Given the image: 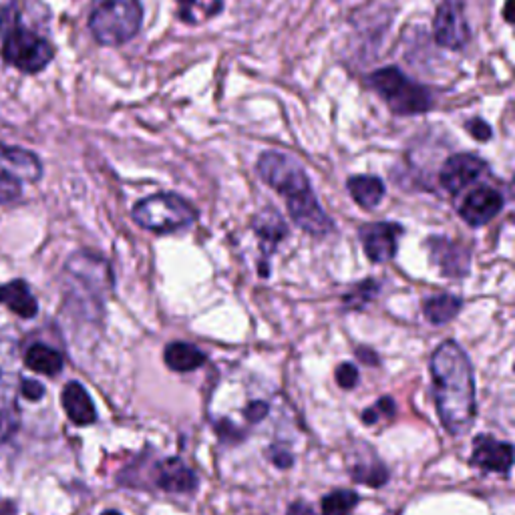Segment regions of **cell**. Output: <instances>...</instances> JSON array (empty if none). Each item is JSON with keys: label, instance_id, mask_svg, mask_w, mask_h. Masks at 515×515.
<instances>
[{"label": "cell", "instance_id": "obj_1", "mask_svg": "<svg viewBox=\"0 0 515 515\" xmlns=\"http://www.w3.org/2000/svg\"><path fill=\"white\" fill-rule=\"evenodd\" d=\"M431 379L441 425L451 435L467 431L477 413L475 377L469 357L455 340L441 342L433 353Z\"/></svg>", "mask_w": 515, "mask_h": 515}, {"label": "cell", "instance_id": "obj_2", "mask_svg": "<svg viewBox=\"0 0 515 515\" xmlns=\"http://www.w3.org/2000/svg\"><path fill=\"white\" fill-rule=\"evenodd\" d=\"M258 176L280 196L286 198V208L292 222L310 236L324 238L334 232V224L318 204L304 167L290 155L266 151L258 159Z\"/></svg>", "mask_w": 515, "mask_h": 515}, {"label": "cell", "instance_id": "obj_3", "mask_svg": "<svg viewBox=\"0 0 515 515\" xmlns=\"http://www.w3.org/2000/svg\"><path fill=\"white\" fill-rule=\"evenodd\" d=\"M0 37H3V59L27 75L41 73L55 57L53 45L23 23L17 0H11L0 11Z\"/></svg>", "mask_w": 515, "mask_h": 515}, {"label": "cell", "instance_id": "obj_4", "mask_svg": "<svg viewBox=\"0 0 515 515\" xmlns=\"http://www.w3.org/2000/svg\"><path fill=\"white\" fill-rule=\"evenodd\" d=\"M141 0H95L89 15V31L101 47L129 43L141 29Z\"/></svg>", "mask_w": 515, "mask_h": 515}, {"label": "cell", "instance_id": "obj_5", "mask_svg": "<svg viewBox=\"0 0 515 515\" xmlns=\"http://www.w3.org/2000/svg\"><path fill=\"white\" fill-rule=\"evenodd\" d=\"M131 220L155 234H174L196 224L198 210L178 194L161 192L139 200L131 208Z\"/></svg>", "mask_w": 515, "mask_h": 515}, {"label": "cell", "instance_id": "obj_6", "mask_svg": "<svg viewBox=\"0 0 515 515\" xmlns=\"http://www.w3.org/2000/svg\"><path fill=\"white\" fill-rule=\"evenodd\" d=\"M367 85L389 105L395 115L411 117L433 109L429 87L415 83L397 67H383L367 77Z\"/></svg>", "mask_w": 515, "mask_h": 515}, {"label": "cell", "instance_id": "obj_7", "mask_svg": "<svg viewBox=\"0 0 515 515\" xmlns=\"http://www.w3.org/2000/svg\"><path fill=\"white\" fill-rule=\"evenodd\" d=\"M65 276L81 290L89 292L93 300L101 302L107 294L115 288V276L111 264L91 252V250H77L65 262Z\"/></svg>", "mask_w": 515, "mask_h": 515}, {"label": "cell", "instance_id": "obj_8", "mask_svg": "<svg viewBox=\"0 0 515 515\" xmlns=\"http://www.w3.org/2000/svg\"><path fill=\"white\" fill-rule=\"evenodd\" d=\"M433 35L437 45L449 51H461L471 39V31L463 13V5L457 0H443L437 9Z\"/></svg>", "mask_w": 515, "mask_h": 515}, {"label": "cell", "instance_id": "obj_9", "mask_svg": "<svg viewBox=\"0 0 515 515\" xmlns=\"http://www.w3.org/2000/svg\"><path fill=\"white\" fill-rule=\"evenodd\" d=\"M485 171H487V163L481 157L473 153H455L443 163L439 182L447 194L457 196L459 192L475 184Z\"/></svg>", "mask_w": 515, "mask_h": 515}, {"label": "cell", "instance_id": "obj_10", "mask_svg": "<svg viewBox=\"0 0 515 515\" xmlns=\"http://www.w3.org/2000/svg\"><path fill=\"white\" fill-rule=\"evenodd\" d=\"M403 234L405 228L397 222H373L365 224L359 230V238L365 246L367 256L377 264L391 262L397 256L399 240Z\"/></svg>", "mask_w": 515, "mask_h": 515}, {"label": "cell", "instance_id": "obj_11", "mask_svg": "<svg viewBox=\"0 0 515 515\" xmlns=\"http://www.w3.org/2000/svg\"><path fill=\"white\" fill-rule=\"evenodd\" d=\"M41 178L43 163L33 151L0 143V180L37 184Z\"/></svg>", "mask_w": 515, "mask_h": 515}, {"label": "cell", "instance_id": "obj_12", "mask_svg": "<svg viewBox=\"0 0 515 515\" xmlns=\"http://www.w3.org/2000/svg\"><path fill=\"white\" fill-rule=\"evenodd\" d=\"M515 463V447L507 441H497L493 435H479L473 441L471 465L491 471V473H507Z\"/></svg>", "mask_w": 515, "mask_h": 515}, {"label": "cell", "instance_id": "obj_13", "mask_svg": "<svg viewBox=\"0 0 515 515\" xmlns=\"http://www.w3.org/2000/svg\"><path fill=\"white\" fill-rule=\"evenodd\" d=\"M505 206V198L501 192L489 186H481L473 190L463 204L459 206V216L471 226V228H481L489 224Z\"/></svg>", "mask_w": 515, "mask_h": 515}, {"label": "cell", "instance_id": "obj_14", "mask_svg": "<svg viewBox=\"0 0 515 515\" xmlns=\"http://www.w3.org/2000/svg\"><path fill=\"white\" fill-rule=\"evenodd\" d=\"M153 481L167 493H194L198 489V475L180 457L159 461L153 469Z\"/></svg>", "mask_w": 515, "mask_h": 515}, {"label": "cell", "instance_id": "obj_15", "mask_svg": "<svg viewBox=\"0 0 515 515\" xmlns=\"http://www.w3.org/2000/svg\"><path fill=\"white\" fill-rule=\"evenodd\" d=\"M427 246H429L433 264L439 266L443 276L461 278V276H465L469 272L471 254L461 244H457L453 240H447V238L433 236V238L427 240Z\"/></svg>", "mask_w": 515, "mask_h": 515}, {"label": "cell", "instance_id": "obj_16", "mask_svg": "<svg viewBox=\"0 0 515 515\" xmlns=\"http://www.w3.org/2000/svg\"><path fill=\"white\" fill-rule=\"evenodd\" d=\"M252 230L256 232L258 240H260V248L264 258L260 260V276L268 278L270 276V268H268V258L270 254L276 250V246L288 236V228L284 224V220L280 218V214L274 208H266L264 212H260L254 222H252Z\"/></svg>", "mask_w": 515, "mask_h": 515}, {"label": "cell", "instance_id": "obj_17", "mask_svg": "<svg viewBox=\"0 0 515 515\" xmlns=\"http://www.w3.org/2000/svg\"><path fill=\"white\" fill-rule=\"evenodd\" d=\"M17 385V345L15 340L0 338V411L15 407Z\"/></svg>", "mask_w": 515, "mask_h": 515}, {"label": "cell", "instance_id": "obj_18", "mask_svg": "<svg viewBox=\"0 0 515 515\" xmlns=\"http://www.w3.org/2000/svg\"><path fill=\"white\" fill-rule=\"evenodd\" d=\"M61 403L73 425L87 427L97 421V409L81 383L71 381L61 393Z\"/></svg>", "mask_w": 515, "mask_h": 515}, {"label": "cell", "instance_id": "obj_19", "mask_svg": "<svg viewBox=\"0 0 515 515\" xmlns=\"http://www.w3.org/2000/svg\"><path fill=\"white\" fill-rule=\"evenodd\" d=\"M0 304H5L11 312L25 320L39 314V302L25 280H11L0 286Z\"/></svg>", "mask_w": 515, "mask_h": 515}, {"label": "cell", "instance_id": "obj_20", "mask_svg": "<svg viewBox=\"0 0 515 515\" xmlns=\"http://www.w3.org/2000/svg\"><path fill=\"white\" fill-rule=\"evenodd\" d=\"M165 365L176 373H192L206 363V355L190 342H171L163 353Z\"/></svg>", "mask_w": 515, "mask_h": 515}, {"label": "cell", "instance_id": "obj_21", "mask_svg": "<svg viewBox=\"0 0 515 515\" xmlns=\"http://www.w3.org/2000/svg\"><path fill=\"white\" fill-rule=\"evenodd\" d=\"M347 190L363 210H375L387 194L383 180L377 176H353L347 182Z\"/></svg>", "mask_w": 515, "mask_h": 515}, {"label": "cell", "instance_id": "obj_22", "mask_svg": "<svg viewBox=\"0 0 515 515\" xmlns=\"http://www.w3.org/2000/svg\"><path fill=\"white\" fill-rule=\"evenodd\" d=\"M25 365L39 375L57 377L65 367V359L59 351L47 345H33L25 355Z\"/></svg>", "mask_w": 515, "mask_h": 515}, {"label": "cell", "instance_id": "obj_23", "mask_svg": "<svg viewBox=\"0 0 515 515\" xmlns=\"http://www.w3.org/2000/svg\"><path fill=\"white\" fill-rule=\"evenodd\" d=\"M461 308L463 300L453 294H437L423 302V314L435 326L451 322L461 312Z\"/></svg>", "mask_w": 515, "mask_h": 515}, {"label": "cell", "instance_id": "obj_24", "mask_svg": "<svg viewBox=\"0 0 515 515\" xmlns=\"http://www.w3.org/2000/svg\"><path fill=\"white\" fill-rule=\"evenodd\" d=\"M359 505V493L351 489H336L322 497V515H351Z\"/></svg>", "mask_w": 515, "mask_h": 515}, {"label": "cell", "instance_id": "obj_25", "mask_svg": "<svg viewBox=\"0 0 515 515\" xmlns=\"http://www.w3.org/2000/svg\"><path fill=\"white\" fill-rule=\"evenodd\" d=\"M381 284L373 278L363 280L359 284H355L345 296H342V304H345L347 310H363L367 308L369 302L375 300V296L379 294Z\"/></svg>", "mask_w": 515, "mask_h": 515}, {"label": "cell", "instance_id": "obj_26", "mask_svg": "<svg viewBox=\"0 0 515 515\" xmlns=\"http://www.w3.org/2000/svg\"><path fill=\"white\" fill-rule=\"evenodd\" d=\"M351 477L357 481V483H365L369 487H383L387 481H389V471L387 467L377 461V463H363V465H357L353 467L351 471Z\"/></svg>", "mask_w": 515, "mask_h": 515}, {"label": "cell", "instance_id": "obj_27", "mask_svg": "<svg viewBox=\"0 0 515 515\" xmlns=\"http://www.w3.org/2000/svg\"><path fill=\"white\" fill-rule=\"evenodd\" d=\"M395 413H397V407H395V403H393V399L391 397H383V399H379L371 409H367L365 413H363V423H367V425H375L379 419H383V417H395Z\"/></svg>", "mask_w": 515, "mask_h": 515}, {"label": "cell", "instance_id": "obj_28", "mask_svg": "<svg viewBox=\"0 0 515 515\" xmlns=\"http://www.w3.org/2000/svg\"><path fill=\"white\" fill-rule=\"evenodd\" d=\"M19 431V409L0 411V445H7Z\"/></svg>", "mask_w": 515, "mask_h": 515}, {"label": "cell", "instance_id": "obj_29", "mask_svg": "<svg viewBox=\"0 0 515 515\" xmlns=\"http://www.w3.org/2000/svg\"><path fill=\"white\" fill-rule=\"evenodd\" d=\"M334 379H336L338 387H342V389H355L359 383V371L351 363H342V365H338Z\"/></svg>", "mask_w": 515, "mask_h": 515}, {"label": "cell", "instance_id": "obj_30", "mask_svg": "<svg viewBox=\"0 0 515 515\" xmlns=\"http://www.w3.org/2000/svg\"><path fill=\"white\" fill-rule=\"evenodd\" d=\"M23 196V184L13 180H0V206L11 204Z\"/></svg>", "mask_w": 515, "mask_h": 515}, {"label": "cell", "instance_id": "obj_31", "mask_svg": "<svg viewBox=\"0 0 515 515\" xmlns=\"http://www.w3.org/2000/svg\"><path fill=\"white\" fill-rule=\"evenodd\" d=\"M465 129L469 131V135L473 137V139H477V141H489L491 137H493V129H491V125H487L483 119H469L467 123H465Z\"/></svg>", "mask_w": 515, "mask_h": 515}, {"label": "cell", "instance_id": "obj_32", "mask_svg": "<svg viewBox=\"0 0 515 515\" xmlns=\"http://www.w3.org/2000/svg\"><path fill=\"white\" fill-rule=\"evenodd\" d=\"M216 431H218L220 439H222V441H228V443H240V441H244V437H246V433H244L242 429H238L236 425H232L230 421H220V423L216 425Z\"/></svg>", "mask_w": 515, "mask_h": 515}, {"label": "cell", "instance_id": "obj_33", "mask_svg": "<svg viewBox=\"0 0 515 515\" xmlns=\"http://www.w3.org/2000/svg\"><path fill=\"white\" fill-rule=\"evenodd\" d=\"M268 411H270V405H268L266 401H252V403L244 409V415H246L248 423L256 425V423H260V421L266 419Z\"/></svg>", "mask_w": 515, "mask_h": 515}, {"label": "cell", "instance_id": "obj_34", "mask_svg": "<svg viewBox=\"0 0 515 515\" xmlns=\"http://www.w3.org/2000/svg\"><path fill=\"white\" fill-rule=\"evenodd\" d=\"M21 393L23 397H27L29 401H41L45 397V387L39 381L33 379H21Z\"/></svg>", "mask_w": 515, "mask_h": 515}, {"label": "cell", "instance_id": "obj_35", "mask_svg": "<svg viewBox=\"0 0 515 515\" xmlns=\"http://www.w3.org/2000/svg\"><path fill=\"white\" fill-rule=\"evenodd\" d=\"M270 461L280 467V469H288L294 465V455L288 449H282L278 445L270 447Z\"/></svg>", "mask_w": 515, "mask_h": 515}, {"label": "cell", "instance_id": "obj_36", "mask_svg": "<svg viewBox=\"0 0 515 515\" xmlns=\"http://www.w3.org/2000/svg\"><path fill=\"white\" fill-rule=\"evenodd\" d=\"M286 515H316V513H314V509H312L308 503H304V501H294V503L288 507Z\"/></svg>", "mask_w": 515, "mask_h": 515}, {"label": "cell", "instance_id": "obj_37", "mask_svg": "<svg viewBox=\"0 0 515 515\" xmlns=\"http://www.w3.org/2000/svg\"><path fill=\"white\" fill-rule=\"evenodd\" d=\"M357 357H359V361H363L365 365H371V367H377V365H379V357H377L371 349H367V347L357 349Z\"/></svg>", "mask_w": 515, "mask_h": 515}, {"label": "cell", "instance_id": "obj_38", "mask_svg": "<svg viewBox=\"0 0 515 515\" xmlns=\"http://www.w3.org/2000/svg\"><path fill=\"white\" fill-rule=\"evenodd\" d=\"M503 19L511 25H515V0H505L503 5Z\"/></svg>", "mask_w": 515, "mask_h": 515}, {"label": "cell", "instance_id": "obj_39", "mask_svg": "<svg viewBox=\"0 0 515 515\" xmlns=\"http://www.w3.org/2000/svg\"><path fill=\"white\" fill-rule=\"evenodd\" d=\"M101 515H121L117 509H107V511H103Z\"/></svg>", "mask_w": 515, "mask_h": 515}]
</instances>
